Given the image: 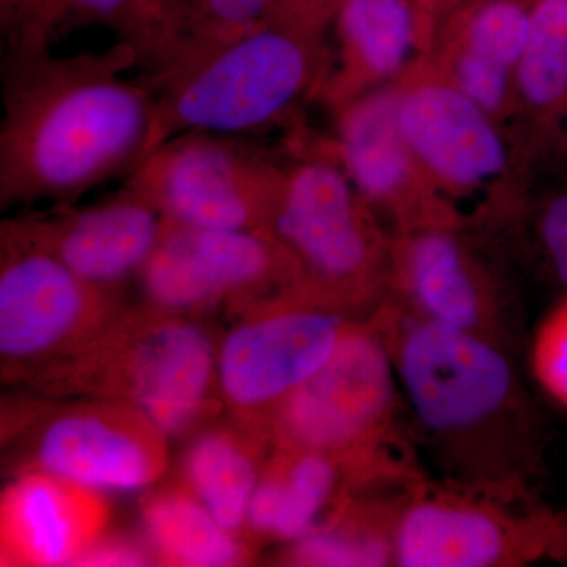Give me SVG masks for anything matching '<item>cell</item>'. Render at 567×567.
Segmentation results:
<instances>
[{
	"label": "cell",
	"mask_w": 567,
	"mask_h": 567,
	"mask_svg": "<svg viewBox=\"0 0 567 567\" xmlns=\"http://www.w3.org/2000/svg\"><path fill=\"white\" fill-rule=\"evenodd\" d=\"M132 44L58 55L2 50L0 205H70L151 152L155 92Z\"/></svg>",
	"instance_id": "6da1fadb"
},
{
	"label": "cell",
	"mask_w": 567,
	"mask_h": 567,
	"mask_svg": "<svg viewBox=\"0 0 567 567\" xmlns=\"http://www.w3.org/2000/svg\"><path fill=\"white\" fill-rule=\"evenodd\" d=\"M330 65L320 29L276 18L141 71L156 96L148 155L183 133L259 136L322 92Z\"/></svg>",
	"instance_id": "7a4b0ae2"
},
{
	"label": "cell",
	"mask_w": 567,
	"mask_h": 567,
	"mask_svg": "<svg viewBox=\"0 0 567 567\" xmlns=\"http://www.w3.org/2000/svg\"><path fill=\"white\" fill-rule=\"evenodd\" d=\"M267 233L293 262L298 287L338 306L374 284L382 259L371 207L323 144L287 164Z\"/></svg>",
	"instance_id": "3957f363"
},
{
	"label": "cell",
	"mask_w": 567,
	"mask_h": 567,
	"mask_svg": "<svg viewBox=\"0 0 567 567\" xmlns=\"http://www.w3.org/2000/svg\"><path fill=\"white\" fill-rule=\"evenodd\" d=\"M287 164L252 137L183 133L155 148L128 178L171 223L215 230H267Z\"/></svg>",
	"instance_id": "277c9868"
},
{
	"label": "cell",
	"mask_w": 567,
	"mask_h": 567,
	"mask_svg": "<svg viewBox=\"0 0 567 567\" xmlns=\"http://www.w3.org/2000/svg\"><path fill=\"white\" fill-rule=\"evenodd\" d=\"M349 324L336 305L287 290L252 312L216 349L219 390L244 415L276 412L333 357Z\"/></svg>",
	"instance_id": "5b68a950"
},
{
	"label": "cell",
	"mask_w": 567,
	"mask_h": 567,
	"mask_svg": "<svg viewBox=\"0 0 567 567\" xmlns=\"http://www.w3.org/2000/svg\"><path fill=\"white\" fill-rule=\"evenodd\" d=\"M103 342L92 358L95 385L133 406L166 439L185 434L205 412L218 385L216 347L199 324L156 311ZM93 385V386H95Z\"/></svg>",
	"instance_id": "8992f818"
},
{
	"label": "cell",
	"mask_w": 567,
	"mask_h": 567,
	"mask_svg": "<svg viewBox=\"0 0 567 567\" xmlns=\"http://www.w3.org/2000/svg\"><path fill=\"white\" fill-rule=\"evenodd\" d=\"M156 311L189 315L298 286L297 270L267 230H215L169 221L140 276Z\"/></svg>",
	"instance_id": "52a82bcc"
},
{
	"label": "cell",
	"mask_w": 567,
	"mask_h": 567,
	"mask_svg": "<svg viewBox=\"0 0 567 567\" xmlns=\"http://www.w3.org/2000/svg\"><path fill=\"white\" fill-rule=\"evenodd\" d=\"M112 292L84 281L7 219L0 262L3 364L21 368L69 352L110 315Z\"/></svg>",
	"instance_id": "ba28073f"
},
{
	"label": "cell",
	"mask_w": 567,
	"mask_h": 567,
	"mask_svg": "<svg viewBox=\"0 0 567 567\" xmlns=\"http://www.w3.org/2000/svg\"><path fill=\"white\" fill-rule=\"evenodd\" d=\"M394 364L417 420L436 434L472 431L513 393V369L496 347L477 331L427 319L405 328Z\"/></svg>",
	"instance_id": "9c48e42d"
},
{
	"label": "cell",
	"mask_w": 567,
	"mask_h": 567,
	"mask_svg": "<svg viewBox=\"0 0 567 567\" xmlns=\"http://www.w3.org/2000/svg\"><path fill=\"white\" fill-rule=\"evenodd\" d=\"M394 369L377 336L349 327L327 364L276 409V434L292 451L360 447L390 416Z\"/></svg>",
	"instance_id": "30bf717a"
},
{
	"label": "cell",
	"mask_w": 567,
	"mask_h": 567,
	"mask_svg": "<svg viewBox=\"0 0 567 567\" xmlns=\"http://www.w3.org/2000/svg\"><path fill=\"white\" fill-rule=\"evenodd\" d=\"M73 205H55L14 223L73 274L102 289L115 290L140 276L169 226L159 205L132 178L107 199Z\"/></svg>",
	"instance_id": "8fae6325"
},
{
	"label": "cell",
	"mask_w": 567,
	"mask_h": 567,
	"mask_svg": "<svg viewBox=\"0 0 567 567\" xmlns=\"http://www.w3.org/2000/svg\"><path fill=\"white\" fill-rule=\"evenodd\" d=\"M39 472L93 494L152 486L166 466V436L133 406H81L52 417L35 443Z\"/></svg>",
	"instance_id": "7c38bea8"
},
{
	"label": "cell",
	"mask_w": 567,
	"mask_h": 567,
	"mask_svg": "<svg viewBox=\"0 0 567 567\" xmlns=\"http://www.w3.org/2000/svg\"><path fill=\"white\" fill-rule=\"evenodd\" d=\"M398 115L434 188L475 192L506 173V145L495 118L445 74H420L399 85Z\"/></svg>",
	"instance_id": "4fadbf2b"
},
{
	"label": "cell",
	"mask_w": 567,
	"mask_h": 567,
	"mask_svg": "<svg viewBox=\"0 0 567 567\" xmlns=\"http://www.w3.org/2000/svg\"><path fill=\"white\" fill-rule=\"evenodd\" d=\"M399 85L334 106L336 155L369 207L410 210L432 183L417 164L398 115Z\"/></svg>",
	"instance_id": "5bb4252c"
},
{
	"label": "cell",
	"mask_w": 567,
	"mask_h": 567,
	"mask_svg": "<svg viewBox=\"0 0 567 567\" xmlns=\"http://www.w3.org/2000/svg\"><path fill=\"white\" fill-rule=\"evenodd\" d=\"M339 51L320 95L331 106L391 85L416 61L429 25L420 0H341Z\"/></svg>",
	"instance_id": "9a60e30c"
},
{
	"label": "cell",
	"mask_w": 567,
	"mask_h": 567,
	"mask_svg": "<svg viewBox=\"0 0 567 567\" xmlns=\"http://www.w3.org/2000/svg\"><path fill=\"white\" fill-rule=\"evenodd\" d=\"M103 520L99 494L35 470L3 495V551L20 565H78L99 539Z\"/></svg>",
	"instance_id": "2e32d148"
},
{
	"label": "cell",
	"mask_w": 567,
	"mask_h": 567,
	"mask_svg": "<svg viewBox=\"0 0 567 567\" xmlns=\"http://www.w3.org/2000/svg\"><path fill=\"white\" fill-rule=\"evenodd\" d=\"M401 567H492L513 559V529L494 511L461 499H416L393 535Z\"/></svg>",
	"instance_id": "e0dca14e"
},
{
	"label": "cell",
	"mask_w": 567,
	"mask_h": 567,
	"mask_svg": "<svg viewBox=\"0 0 567 567\" xmlns=\"http://www.w3.org/2000/svg\"><path fill=\"white\" fill-rule=\"evenodd\" d=\"M71 20L121 24V41L132 44L140 65L152 61L169 41L171 13L151 0H3V48H51Z\"/></svg>",
	"instance_id": "ac0fdd59"
},
{
	"label": "cell",
	"mask_w": 567,
	"mask_h": 567,
	"mask_svg": "<svg viewBox=\"0 0 567 567\" xmlns=\"http://www.w3.org/2000/svg\"><path fill=\"white\" fill-rule=\"evenodd\" d=\"M401 275L423 319L477 331L484 316L483 293L453 235L439 227L413 234L402 251Z\"/></svg>",
	"instance_id": "d6986e66"
},
{
	"label": "cell",
	"mask_w": 567,
	"mask_h": 567,
	"mask_svg": "<svg viewBox=\"0 0 567 567\" xmlns=\"http://www.w3.org/2000/svg\"><path fill=\"white\" fill-rule=\"evenodd\" d=\"M144 525L153 548L169 565L226 567L245 558L234 533L223 528L193 492L152 496L144 506Z\"/></svg>",
	"instance_id": "ffe728a7"
},
{
	"label": "cell",
	"mask_w": 567,
	"mask_h": 567,
	"mask_svg": "<svg viewBox=\"0 0 567 567\" xmlns=\"http://www.w3.org/2000/svg\"><path fill=\"white\" fill-rule=\"evenodd\" d=\"M185 477L193 495L227 532L246 527V513L259 484V465L244 440L229 432H207L186 451Z\"/></svg>",
	"instance_id": "44dd1931"
},
{
	"label": "cell",
	"mask_w": 567,
	"mask_h": 567,
	"mask_svg": "<svg viewBox=\"0 0 567 567\" xmlns=\"http://www.w3.org/2000/svg\"><path fill=\"white\" fill-rule=\"evenodd\" d=\"M516 95L540 115L567 111V0H532L529 33L516 69Z\"/></svg>",
	"instance_id": "7402d4cb"
},
{
	"label": "cell",
	"mask_w": 567,
	"mask_h": 567,
	"mask_svg": "<svg viewBox=\"0 0 567 567\" xmlns=\"http://www.w3.org/2000/svg\"><path fill=\"white\" fill-rule=\"evenodd\" d=\"M532 0H473L454 11L447 50L464 51L496 66L516 69L529 33Z\"/></svg>",
	"instance_id": "603a6c76"
},
{
	"label": "cell",
	"mask_w": 567,
	"mask_h": 567,
	"mask_svg": "<svg viewBox=\"0 0 567 567\" xmlns=\"http://www.w3.org/2000/svg\"><path fill=\"white\" fill-rule=\"evenodd\" d=\"M334 457L322 451H293L282 466V506L274 535L278 539L297 543L317 528L338 487Z\"/></svg>",
	"instance_id": "cb8c5ba5"
},
{
	"label": "cell",
	"mask_w": 567,
	"mask_h": 567,
	"mask_svg": "<svg viewBox=\"0 0 567 567\" xmlns=\"http://www.w3.org/2000/svg\"><path fill=\"white\" fill-rule=\"evenodd\" d=\"M284 0H196L177 22L173 44L148 65L205 50L281 18Z\"/></svg>",
	"instance_id": "d4e9b609"
},
{
	"label": "cell",
	"mask_w": 567,
	"mask_h": 567,
	"mask_svg": "<svg viewBox=\"0 0 567 567\" xmlns=\"http://www.w3.org/2000/svg\"><path fill=\"white\" fill-rule=\"evenodd\" d=\"M298 566L377 567L393 561V539L360 522L317 527L293 543Z\"/></svg>",
	"instance_id": "484cf974"
},
{
	"label": "cell",
	"mask_w": 567,
	"mask_h": 567,
	"mask_svg": "<svg viewBox=\"0 0 567 567\" xmlns=\"http://www.w3.org/2000/svg\"><path fill=\"white\" fill-rule=\"evenodd\" d=\"M447 51V69L443 74L481 110L496 118L509 106L513 93H516L513 71L464 51Z\"/></svg>",
	"instance_id": "4316f807"
},
{
	"label": "cell",
	"mask_w": 567,
	"mask_h": 567,
	"mask_svg": "<svg viewBox=\"0 0 567 567\" xmlns=\"http://www.w3.org/2000/svg\"><path fill=\"white\" fill-rule=\"evenodd\" d=\"M535 371L547 393L567 406V300L540 324L535 344Z\"/></svg>",
	"instance_id": "83f0119b"
},
{
	"label": "cell",
	"mask_w": 567,
	"mask_h": 567,
	"mask_svg": "<svg viewBox=\"0 0 567 567\" xmlns=\"http://www.w3.org/2000/svg\"><path fill=\"white\" fill-rule=\"evenodd\" d=\"M282 506L281 468L260 477L246 513V527L259 535H275Z\"/></svg>",
	"instance_id": "f1b7e54d"
},
{
	"label": "cell",
	"mask_w": 567,
	"mask_h": 567,
	"mask_svg": "<svg viewBox=\"0 0 567 567\" xmlns=\"http://www.w3.org/2000/svg\"><path fill=\"white\" fill-rule=\"evenodd\" d=\"M540 229L548 256L567 287V193L559 194L547 205Z\"/></svg>",
	"instance_id": "f546056e"
},
{
	"label": "cell",
	"mask_w": 567,
	"mask_h": 567,
	"mask_svg": "<svg viewBox=\"0 0 567 567\" xmlns=\"http://www.w3.org/2000/svg\"><path fill=\"white\" fill-rule=\"evenodd\" d=\"M147 563L142 551L123 543H100L99 539L89 547V550L78 561V565L91 566H140Z\"/></svg>",
	"instance_id": "4dcf8cb0"
},
{
	"label": "cell",
	"mask_w": 567,
	"mask_h": 567,
	"mask_svg": "<svg viewBox=\"0 0 567 567\" xmlns=\"http://www.w3.org/2000/svg\"><path fill=\"white\" fill-rule=\"evenodd\" d=\"M341 0H284V18L301 21L323 31L324 24L334 17Z\"/></svg>",
	"instance_id": "1f68e13d"
},
{
	"label": "cell",
	"mask_w": 567,
	"mask_h": 567,
	"mask_svg": "<svg viewBox=\"0 0 567 567\" xmlns=\"http://www.w3.org/2000/svg\"><path fill=\"white\" fill-rule=\"evenodd\" d=\"M420 2L425 20H427L429 25H431L443 11L454 13V11L466 6V3L473 2V0H420Z\"/></svg>",
	"instance_id": "d6a6232c"
},
{
	"label": "cell",
	"mask_w": 567,
	"mask_h": 567,
	"mask_svg": "<svg viewBox=\"0 0 567 567\" xmlns=\"http://www.w3.org/2000/svg\"><path fill=\"white\" fill-rule=\"evenodd\" d=\"M551 547L558 548L559 554L567 558V524L557 525V532H555Z\"/></svg>",
	"instance_id": "836d02e7"
}]
</instances>
